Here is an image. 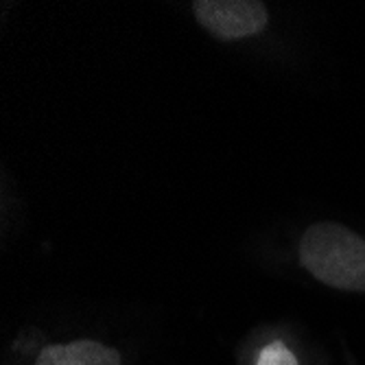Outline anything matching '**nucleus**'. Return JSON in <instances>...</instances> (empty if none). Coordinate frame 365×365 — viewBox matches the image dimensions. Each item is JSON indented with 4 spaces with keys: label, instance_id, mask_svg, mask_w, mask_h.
Here are the masks:
<instances>
[{
    "label": "nucleus",
    "instance_id": "obj_1",
    "mask_svg": "<svg viewBox=\"0 0 365 365\" xmlns=\"http://www.w3.org/2000/svg\"><path fill=\"white\" fill-rule=\"evenodd\" d=\"M302 267L339 291H365V239L339 223H315L300 241Z\"/></svg>",
    "mask_w": 365,
    "mask_h": 365
},
{
    "label": "nucleus",
    "instance_id": "obj_2",
    "mask_svg": "<svg viewBox=\"0 0 365 365\" xmlns=\"http://www.w3.org/2000/svg\"><path fill=\"white\" fill-rule=\"evenodd\" d=\"M197 22L221 40L258 36L267 26V9L254 0H195Z\"/></svg>",
    "mask_w": 365,
    "mask_h": 365
},
{
    "label": "nucleus",
    "instance_id": "obj_4",
    "mask_svg": "<svg viewBox=\"0 0 365 365\" xmlns=\"http://www.w3.org/2000/svg\"><path fill=\"white\" fill-rule=\"evenodd\" d=\"M254 365H300L297 354L282 339H272L256 352Z\"/></svg>",
    "mask_w": 365,
    "mask_h": 365
},
{
    "label": "nucleus",
    "instance_id": "obj_3",
    "mask_svg": "<svg viewBox=\"0 0 365 365\" xmlns=\"http://www.w3.org/2000/svg\"><path fill=\"white\" fill-rule=\"evenodd\" d=\"M36 365H123L120 352L94 339L51 344L40 350Z\"/></svg>",
    "mask_w": 365,
    "mask_h": 365
}]
</instances>
